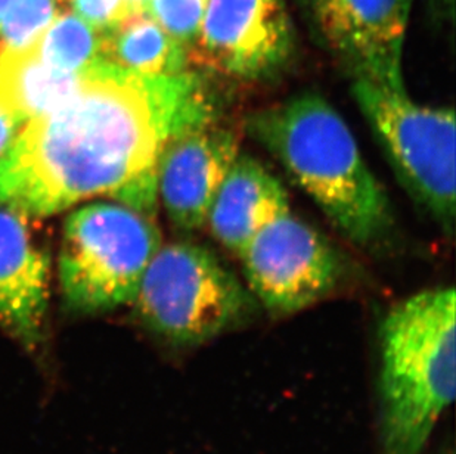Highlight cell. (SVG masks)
<instances>
[{"label":"cell","instance_id":"1","mask_svg":"<svg viewBox=\"0 0 456 454\" xmlns=\"http://www.w3.org/2000/svg\"><path fill=\"white\" fill-rule=\"evenodd\" d=\"M211 117L204 85L190 71L142 76L101 61L71 98L24 126L0 161V206L49 215L112 195L152 215L164 145Z\"/></svg>","mask_w":456,"mask_h":454},{"label":"cell","instance_id":"2","mask_svg":"<svg viewBox=\"0 0 456 454\" xmlns=\"http://www.w3.org/2000/svg\"><path fill=\"white\" fill-rule=\"evenodd\" d=\"M246 127L347 239L366 247L387 235V195L345 118L322 96L298 94L253 112Z\"/></svg>","mask_w":456,"mask_h":454},{"label":"cell","instance_id":"3","mask_svg":"<svg viewBox=\"0 0 456 454\" xmlns=\"http://www.w3.org/2000/svg\"><path fill=\"white\" fill-rule=\"evenodd\" d=\"M456 296L433 288L399 301L379 325L383 454H424L456 382Z\"/></svg>","mask_w":456,"mask_h":454},{"label":"cell","instance_id":"4","mask_svg":"<svg viewBox=\"0 0 456 454\" xmlns=\"http://www.w3.org/2000/svg\"><path fill=\"white\" fill-rule=\"evenodd\" d=\"M145 329L175 348H195L253 320L260 305L215 253L192 242L157 249L134 296Z\"/></svg>","mask_w":456,"mask_h":454},{"label":"cell","instance_id":"5","mask_svg":"<svg viewBox=\"0 0 456 454\" xmlns=\"http://www.w3.org/2000/svg\"><path fill=\"white\" fill-rule=\"evenodd\" d=\"M159 248V231L142 211L117 204L74 211L65 222L60 254L65 307L100 314L132 304Z\"/></svg>","mask_w":456,"mask_h":454},{"label":"cell","instance_id":"6","mask_svg":"<svg viewBox=\"0 0 456 454\" xmlns=\"http://www.w3.org/2000/svg\"><path fill=\"white\" fill-rule=\"evenodd\" d=\"M354 99L411 197L449 236L456 215L455 111L419 105L405 86L354 78Z\"/></svg>","mask_w":456,"mask_h":454},{"label":"cell","instance_id":"7","mask_svg":"<svg viewBox=\"0 0 456 454\" xmlns=\"http://www.w3.org/2000/svg\"><path fill=\"white\" fill-rule=\"evenodd\" d=\"M238 257L247 288L273 318L309 309L336 291L345 274L336 247L291 211L263 227Z\"/></svg>","mask_w":456,"mask_h":454},{"label":"cell","instance_id":"8","mask_svg":"<svg viewBox=\"0 0 456 454\" xmlns=\"http://www.w3.org/2000/svg\"><path fill=\"white\" fill-rule=\"evenodd\" d=\"M294 40L285 0H207L188 56L226 77L260 82L289 64Z\"/></svg>","mask_w":456,"mask_h":454},{"label":"cell","instance_id":"9","mask_svg":"<svg viewBox=\"0 0 456 454\" xmlns=\"http://www.w3.org/2000/svg\"><path fill=\"white\" fill-rule=\"evenodd\" d=\"M240 154L235 132L215 117L168 139L157 164V193L177 229L195 231L206 224L211 202Z\"/></svg>","mask_w":456,"mask_h":454},{"label":"cell","instance_id":"10","mask_svg":"<svg viewBox=\"0 0 456 454\" xmlns=\"http://www.w3.org/2000/svg\"><path fill=\"white\" fill-rule=\"evenodd\" d=\"M49 267L27 215L0 206V329L30 353L45 344Z\"/></svg>","mask_w":456,"mask_h":454},{"label":"cell","instance_id":"11","mask_svg":"<svg viewBox=\"0 0 456 454\" xmlns=\"http://www.w3.org/2000/svg\"><path fill=\"white\" fill-rule=\"evenodd\" d=\"M413 0H340L323 44L352 77L402 87V53Z\"/></svg>","mask_w":456,"mask_h":454},{"label":"cell","instance_id":"12","mask_svg":"<svg viewBox=\"0 0 456 454\" xmlns=\"http://www.w3.org/2000/svg\"><path fill=\"white\" fill-rule=\"evenodd\" d=\"M287 211L284 184L258 159L240 152L217 189L206 223L224 248L240 255L263 227Z\"/></svg>","mask_w":456,"mask_h":454},{"label":"cell","instance_id":"13","mask_svg":"<svg viewBox=\"0 0 456 454\" xmlns=\"http://www.w3.org/2000/svg\"><path fill=\"white\" fill-rule=\"evenodd\" d=\"M103 61L142 76H176L188 71L190 56L143 9L103 33Z\"/></svg>","mask_w":456,"mask_h":454},{"label":"cell","instance_id":"14","mask_svg":"<svg viewBox=\"0 0 456 454\" xmlns=\"http://www.w3.org/2000/svg\"><path fill=\"white\" fill-rule=\"evenodd\" d=\"M85 74L53 69L40 60L35 47L0 56V99L27 125L71 98L82 86Z\"/></svg>","mask_w":456,"mask_h":454},{"label":"cell","instance_id":"15","mask_svg":"<svg viewBox=\"0 0 456 454\" xmlns=\"http://www.w3.org/2000/svg\"><path fill=\"white\" fill-rule=\"evenodd\" d=\"M40 60L65 73L85 74L103 61V33L62 11L35 46Z\"/></svg>","mask_w":456,"mask_h":454},{"label":"cell","instance_id":"16","mask_svg":"<svg viewBox=\"0 0 456 454\" xmlns=\"http://www.w3.org/2000/svg\"><path fill=\"white\" fill-rule=\"evenodd\" d=\"M61 12L62 0H17L0 20V56L31 51Z\"/></svg>","mask_w":456,"mask_h":454},{"label":"cell","instance_id":"17","mask_svg":"<svg viewBox=\"0 0 456 454\" xmlns=\"http://www.w3.org/2000/svg\"><path fill=\"white\" fill-rule=\"evenodd\" d=\"M207 0H148L147 11L168 36L190 51L199 36Z\"/></svg>","mask_w":456,"mask_h":454},{"label":"cell","instance_id":"18","mask_svg":"<svg viewBox=\"0 0 456 454\" xmlns=\"http://www.w3.org/2000/svg\"><path fill=\"white\" fill-rule=\"evenodd\" d=\"M71 12L95 30L105 33L134 12L127 0H69Z\"/></svg>","mask_w":456,"mask_h":454},{"label":"cell","instance_id":"19","mask_svg":"<svg viewBox=\"0 0 456 454\" xmlns=\"http://www.w3.org/2000/svg\"><path fill=\"white\" fill-rule=\"evenodd\" d=\"M298 8L319 39L327 35L332 18L336 15L340 0H296Z\"/></svg>","mask_w":456,"mask_h":454},{"label":"cell","instance_id":"20","mask_svg":"<svg viewBox=\"0 0 456 454\" xmlns=\"http://www.w3.org/2000/svg\"><path fill=\"white\" fill-rule=\"evenodd\" d=\"M26 123L0 99V161L11 152Z\"/></svg>","mask_w":456,"mask_h":454},{"label":"cell","instance_id":"21","mask_svg":"<svg viewBox=\"0 0 456 454\" xmlns=\"http://www.w3.org/2000/svg\"><path fill=\"white\" fill-rule=\"evenodd\" d=\"M431 12L440 21H452L455 13V0H428Z\"/></svg>","mask_w":456,"mask_h":454},{"label":"cell","instance_id":"22","mask_svg":"<svg viewBox=\"0 0 456 454\" xmlns=\"http://www.w3.org/2000/svg\"><path fill=\"white\" fill-rule=\"evenodd\" d=\"M17 0H0V20L4 17V13L8 12L9 9L12 8Z\"/></svg>","mask_w":456,"mask_h":454},{"label":"cell","instance_id":"23","mask_svg":"<svg viewBox=\"0 0 456 454\" xmlns=\"http://www.w3.org/2000/svg\"><path fill=\"white\" fill-rule=\"evenodd\" d=\"M127 4H129L130 8L134 9V12H136V11L147 9L148 0H127Z\"/></svg>","mask_w":456,"mask_h":454}]
</instances>
